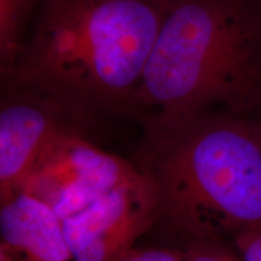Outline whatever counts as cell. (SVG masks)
Wrapping results in <instances>:
<instances>
[{
    "mask_svg": "<svg viewBox=\"0 0 261 261\" xmlns=\"http://www.w3.org/2000/svg\"><path fill=\"white\" fill-rule=\"evenodd\" d=\"M4 81L0 110V203L17 195L44 151L92 117L61 100Z\"/></svg>",
    "mask_w": 261,
    "mask_h": 261,
    "instance_id": "cell-5",
    "label": "cell"
},
{
    "mask_svg": "<svg viewBox=\"0 0 261 261\" xmlns=\"http://www.w3.org/2000/svg\"><path fill=\"white\" fill-rule=\"evenodd\" d=\"M167 0H42L3 80L93 117L132 109Z\"/></svg>",
    "mask_w": 261,
    "mask_h": 261,
    "instance_id": "cell-1",
    "label": "cell"
},
{
    "mask_svg": "<svg viewBox=\"0 0 261 261\" xmlns=\"http://www.w3.org/2000/svg\"><path fill=\"white\" fill-rule=\"evenodd\" d=\"M130 112L261 114V0H167Z\"/></svg>",
    "mask_w": 261,
    "mask_h": 261,
    "instance_id": "cell-2",
    "label": "cell"
},
{
    "mask_svg": "<svg viewBox=\"0 0 261 261\" xmlns=\"http://www.w3.org/2000/svg\"><path fill=\"white\" fill-rule=\"evenodd\" d=\"M0 204V246L15 261H74L63 221L50 205L24 192Z\"/></svg>",
    "mask_w": 261,
    "mask_h": 261,
    "instance_id": "cell-7",
    "label": "cell"
},
{
    "mask_svg": "<svg viewBox=\"0 0 261 261\" xmlns=\"http://www.w3.org/2000/svg\"><path fill=\"white\" fill-rule=\"evenodd\" d=\"M250 120H252L253 128L255 130L256 136L261 140V114H257L255 116H250Z\"/></svg>",
    "mask_w": 261,
    "mask_h": 261,
    "instance_id": "cell-12",
    "label": "cell"
},
{
    "mask_svg": "<svg viewBox=\"0 0 261 261\" xmlns=\"http://www.w3.org/2000/svg\"><path fill=\"white\" fill-rule=\"evenodd\" d=\"M139 172L140 168L85 138L81 130H74L45 150L25 177L19 192L50 205L64 219Z\"/></svg>",
    "mask_w": 261,
    "mask_h": 261,
    "instance_id": "cell-4",
    "label": "cell"
},
{
    "mask_svg": "<svg viewBox=\"0 0 261 261\" xmlns=\"http://www.w3.org/2000/svg\"><path fill=\"white\" fill-rule=\"evenodd\" d=\"M230 242L242 261H261V225L240 231Z\"/></svg>",
    "mask_w": 261,
    "mask_h": 261,
    "instance_id": "cell-11",
    "label": "cell"
},
{
    "mask_svg": "<svg viewBox=\"0 0 261 261\" xmlns=\"http://www.w3.org/2000/svg\"><path fill=\"white\" fill-rule=\"evenodd\" d=\"M145 119V165L163 218L185 241H230L261 225V140L249 116Z\"/></svg>",
    "mask_w": 261,
    "mask_h": 261,
    "instance_id": "cell-3",
    "label": "cell"
},
{
    "mask_svg": "<svg viewBox=\"0 0 261 261\" xmlns=\"http://www.w3.org/2000/svg\"><path fill=\"white\" fill-rule=\"evenodd\" d=\"M0 261H15L8 250L4 247L0 246Z\"/></svg>",
    "mask_w": 261,
    "mask_h": 261,
    "instance_id": "cell-13",
    "label": "cell"
},
{
    "mask_svg": "<svg viewBox=\"0 0 261 261\" xmlns=\"http://www.w3.org/2000/svg\"><path fill=\"white\" fill-rule=\"evenodd\" d=\"M42 0H0V68L2 74L18 56Z\"/></svg>",
    "mask_w": 261,
    "mask_h": 261,
    "instance_id": "cell-8",
    "label": "cell"
},
{
    "mask_svg": "<svg viewBox=\"0 0 261 261\" xmlns=\"http://www.w3.org/2000/svg\"><path fill=\"white\" fill-rule=\"evenodd\" d=\"M114 261H188L182 248L132 247Z\"/></svg>",
    "mask_w": 261,
    "mask_h": 261,
    "instance_id": "cell-10",
    "label": "cell"
},
{
    "mask_svg": "<svg viewBox=\"0 0 261 261\" xmlns=\"http://www.w3.org/2000/svg\"><path fill=\"white\" fill-rule=\"evenodd\" d=\"M188 261H242L226 240H190L182 247Z\"/></svg>",
    "mask_w": 261,
    "mask_h": 261,
    "instance_id": "cell-9",
    "label": "cell"
},
{
    "mask_svg": "<svg viewBox=\"0 0 261 261\" xmlns=\"http://www.w3.org/2000/svg\"><path fill=\"white\" fill-rule=\"evenodd\" d=\"M159 219L158 190L140 168L136 177L62 221L74 261H114Z\"/></svg>",
    "mask_w": 261,
    "mask_h": 261,
    "instance_id": "cell-6",
    "label": "cell"
}]
</instances>
